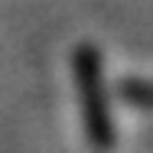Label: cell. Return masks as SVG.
Masks as SVG:
<instances>
[{
    "label": "cell",
    "instance_id": "cell-1",
    "mask_svg": "<svg viewBox=\"0 0 153 153\" xmlns=\"http://www.w3.org/2000/svg\"><path fill=\"white\" fill-rule=\"evenodd\" d=\"M98 52L91 49H82L78 52V72H82V91H85V111H88V117H91L94 130L98 134H104L108 130V124H104V111H101V88H98V59H94Z\"/></svg>",
    "mask_w": 153,
    "mask_h": 153
}]
</instances>
